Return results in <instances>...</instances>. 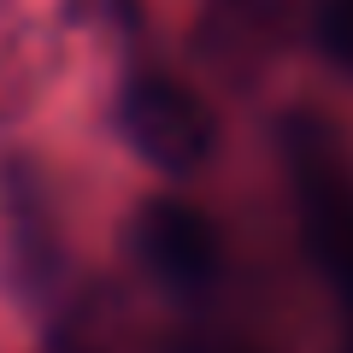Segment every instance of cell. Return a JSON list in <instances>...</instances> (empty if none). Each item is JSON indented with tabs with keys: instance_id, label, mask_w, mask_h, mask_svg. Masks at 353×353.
<instances>
[{
	"instance_id": "1",
	"label": "cell",
	"mask_w": 353,
	"mask_h": 353,
	"mask_svg": "<svg viewBox=\"0 0 353 353\" xmlns=\"http://www.w3.org/2000/svg\"><path fill=\"white\" fill-rule=\"evenodd\" d=\"M283 153H289L294 189H301V236L341 301L353 306V165L341 153L330 118L289 112L283 118Z\"/></svg>"
},
{
	"instance_id": "4",
	"label": "cell",
	"mask_w": 353,
	"mask_h": 353,
	"mask_svg": "<svg viewBox=\"0 0 353 353\" xmlns=\"http://www.w3.org/2000/svg\"><path fill=\"white\" fill-rule=\"evenodd\" d=\"M130 241H136V259L165 289H206L224 265L218 224L189 201H141Z\"/></svg>"
},
{
	"instance_id": "2",
	"label": "cell",
	"mask_w": 353,
	"mask_h": 353,
	"mask_svg": "<svg viewBox=\"0 0 353 353\" xmlns=\"http://www.w3.org/2000/svg\"><path fill=\"white\" fill-rule=\"evenodd\" d=\"M118 130L153 171L189 176L218 153L212 106L171 71H136L118 94Z\"/></svg>"
},
{
	"instance_id": "5",
	"label": "cell",
	"mask_w": 353,
	"mask_h": 353,
	"mask_svg": "<svg viewBox=\"0 0 353 353\" xmlns=\"http://www.w3.org/2000/svg\"><path fill=\"white\" fill-rule=\"evenodd\" d=\"M312 36H318V53H324L336 71L353 77V0H318Z\"/></svg>"
},
{
	"instance_id": "3",
	"label": "cell",
	"mask_w": 353,
	"mask_h": 353,
	"mask_svg": "<svg viewBox=\"0 0 353 353\" xmlns=\"http://www.w3.org/2000/svg\"><path fill=\"white\" fill-rule=\"evenodd\" d=\"M294 0H206L194 24V59L212 77L248 88L294 36Z\"/></svg>"
}]
</instances>
